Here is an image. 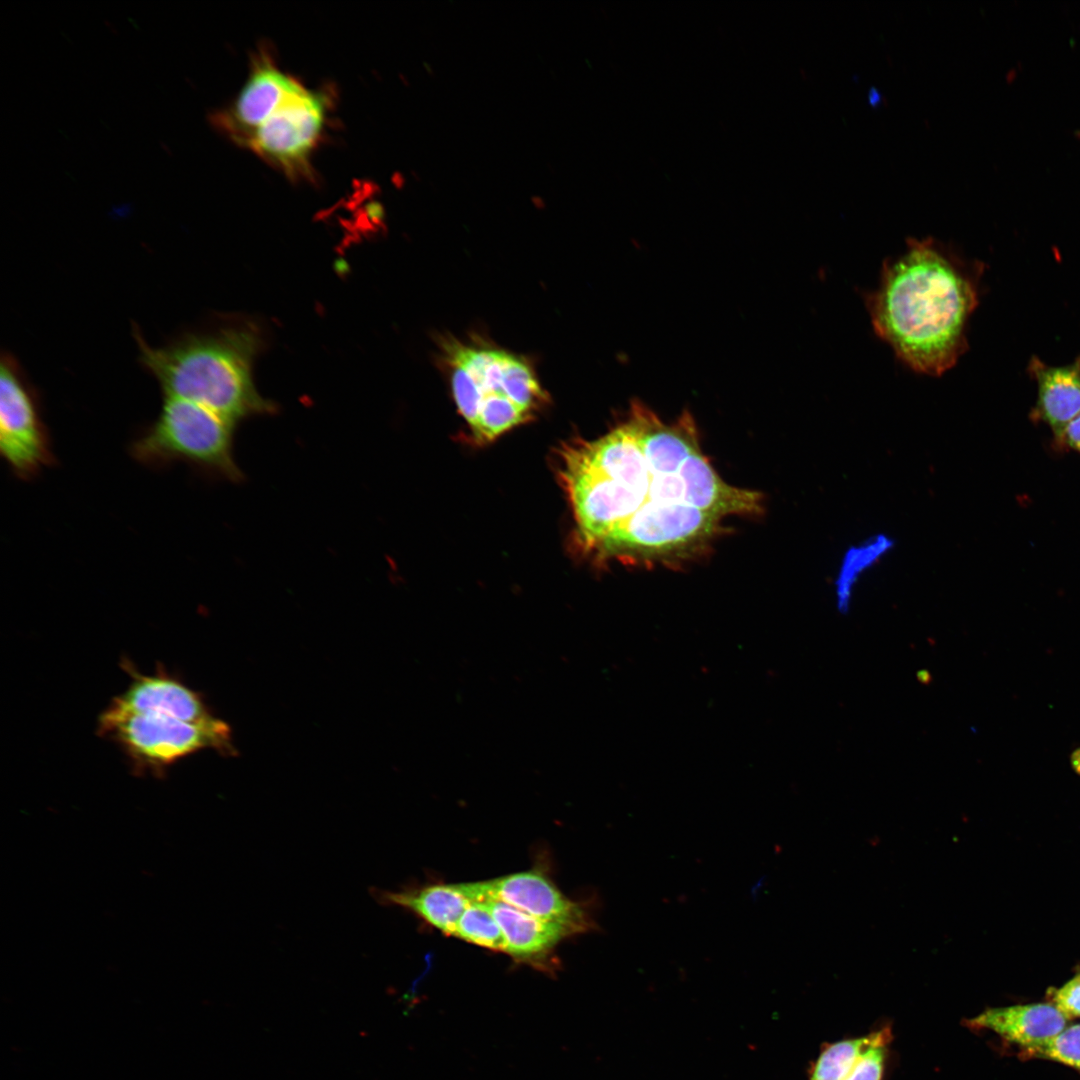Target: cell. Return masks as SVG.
Returning a JSON list of instances; mask_svg holds the SVG:
<instances>
[{
    "instance_id": "1",
    "label": "cell",
    "mask_w": 1080,
    "mask_h": 1080,
    "mask_svg": "<svg viewBox=\"0 0 1080 1080\" xmlns=\"http://www.w3.org/2000/svg\"><path fill=\"white\" fill-rule=\"evenodd\" d=\"M560 481L582 550L598 562L681 566L704 556L732 516L763 512L704 454L693 416L662 420L640 401L605 434L569 444Z\"/></svg>"
},
{
    "instance_id": "2",
    "label": "cell",
    "mask_w": 1080,
    "mask_h": 1080,
    "mask_svg": "<svg viewBox=\"0 0 1080 1080\" xmlns=\"http://www.w3.org/2000/svg\"><path fill=\"white\" fill-rule=\"evenodd\" d=\"M982 264L927 237L909 238L887 258L877 288L865 294L875 334L915 372L941 376L968 348Z\"/></svg>"
},
{
    "instance_id": "3",
    "label": "cell",
    "mask_w": 1080,
    "mask_h": 1080,
    "mask_svg": "<svg viewBox=\"0 0 1080 1080\" xmlns=\"http://www.w3.org/2000/svg\"><path fill=\"white\" fill-rule=\"evenodd\" d=\"M257 345L256 335L240 328L186 336L158 348L139 340L141 360L164 397L199 404L234 424L273 409L252 381Z\"/></svg>"
},
{
    "instance_id": "4",
    "label": "cell",
    "mask_w": 1080,
    "mask_h": 1080,
    "mask_svg": "<svg viewBox=\"0 0 1080 1080\" xmlns=\"http://www.w3.org/2000/svg\"><path fill=\"white\" fill-rule=\"evenodd\" d=\"M442 344L457 409L478 442L528 422L546 402L534 369L520 356L455 339Z\"/></svg>"
},
{
    "instance_id": "5",
    "label": "cell",
    "mask_w": 1080,
    "mask_h": 1080,
    "mask_svg": "<svg viewBox=\"0 0 1080 1080\" xmlns=\"http://www.w3.org/2000/svg\"><path fill=\"white\" fill-rule=\"evenodd\" d=\"M234 423L190 401L164 397L157 419L131 444L140 463L186 462L231 481L242 478L233 453Z\"/></svg>"
},
{
    "instance_id": "6",
    "label": "cell",
    "mask_w": 1080,
    "mask_h": 1080,
    "mask_svg": "<svg viewBox=\"0 0 1080 1080\" xmlns=\"http://www.w3.org/2000/svg\"><path fill=\"white\" fill-rule=\"evenodd\" d=\"M98 734L119 746L137 774L161 776L177 761L211 748L232 755V733L226 722L211 717L191 723L170 714L129 712L111 704L100 714Z\"/></svg>"
},
{
    "instance_id": "7",
    "label": "cell",
    "mask_w": 1080,
    "mask_h": 1080,
    "mask_svg": "<svg viewBox=\"0 0 1080 1080\" xmlns=\"http://www.w3.org/2000/svg\"><path fill=\"white\" fill-rule=\"evenodd\" d=\"M0 452L24 480L55 461L37 398L9 355L2 357L0 366Z\"/></svg>"
},
{
    "instance_id": "8",
    "label": "cell",
    "mask_w": 1080,
    "mask_h": 1080,
    "mask_svg": "<svg viewBox=\"0 0 1080 1080\" xmlns=\"http://www.w3.org/2000/svg\"><path fill=\"white\" fill-rule=\"evenodd\" d=\"M324 102L301 84L244 143L289 176L309 171V158L322 131Z\"/></svg>"
},
{
    "instance_id": "9",
    "label": "cell",
    "mask_w": 1080,
    "mask_h": 1080,
    "mask_svg": "<svg viewBox=\"0 0 1080 1080\" xmlns=\"http://www.w3.org/2000/svg\"><path fill=\"white\" fill-rule=\"evenodd\" d=\"M458 887L471 902L498 900L539 920L563 926L571 935L597 928L591 913L583 904L566 898L542 872L536 870L494 880L460 883Z\"/></svg>"
},
{
    "instance_id": "10",
    "label": "cell",
    "mask_w": 1080,
    "mask_h": 1080,
    "mask_svg": "<svg viewBox=\"0 0 1080 1080\" xmlns=\"http://www.w3.org/2000/svg\"><path fill=\"white\" fill-rule=\"evenodd\" d=\"M299 84L263 59L256 63L234 102L228 108L213 113L210 121L233 141L244 145Z\"/></svg>"
},
{
    "instance_id": "11",
    "label": "cell",
    "mask_w": 1080,
    "mask_h": 1080,
    "mask_svg": "<svg viewBox=\"0 0 1080 1080\" xmlns=\"http://www.w3.org/2000/svg\"><path fill=\"white\" fill-rule=\"evenodd\" d=\"M122 664L131 681L122 694L112 699L111 705L129 712L167 713L191 723L213 717L199 692L186 686L160 665L154 674L145 675L127 659Z\"/></svg>"
},
{
    "instance_id": "12",
    "label": "cell",
    "mask_w": 1080,
    "mask_h": 1080,
    "mask_svg": "<svg viewBox=\"0 0 1080 1080\" xmlns=\"http://www.w3.org/2000/svg\"><path fill=\"white\" fill-rule=\"evenodd\" d=\"M1068 1019L1050 1002L988 1008L966 1021L974 1030H989L1020 1048L1022 1056L1060 1033Z\"/></svg>"
},
{
    "instance_id": "13",
    "label": "cell",
    "mask_w": 1080,
    "mask_h": 1080,
    "mask_svg": "<svg viewBox=\"0 0 1080 1080\" xmlns=\"http://www.w3.org/2000/svg\"><path fill=\"white\" fill-rule=\"evenodd\" d=\"M1027 370L1038 387L1029 416L1050 428L1056 447L1065 427L1080 413V356L1064 366H1049L1033 356Z\"/></svg>"
},
{
    "instance_id": "14",
    "label": "cell",
    "mask_w": 1080,
    "mask_h": 1080,
    "mask_svg": "<svg viewBox=\"0 0 1080 1080\" xmlns=\"http://www.w3.org/2000/svg\"><path fill=\"white\" fill-rule=\"evenodd\" d=\"M373 896L383 905L413 912L441 932L455 936L461 916L471 901L458 884L430 885L399 891L375 890Z\"/></svg>"
},
{
    "instance_id": "15",
    "label": "cell",
    "mask_w": 1080,
    "mask_h": 1080,
    "mask_svg": "<svg viewBox=\"0 0 1080 1080\" xmlns=\"http://www.w3.org/2000/svg\"><path fill=\"white\" fill-rule=\"evenodd\" d=\"M481 902L488 905L505 936L506 953L518 960L542 962L562 938L571 935L563 926L539 920L504 902Z\"/></svg>"
},
{
    "instance_id": "16",
    "label": "cell",
    "mask_w": 1080,
    "mask_h": 1080,
    "mask_svg": "<svg viewBox=\"0 0 1080 1080\" xmlns=\"http://www.w3.org/2000/svg\"><path fill=\"white\" fill-rule=\"evenodd\" d=\"M891 1040L892 1031L886 1025L864 1036L830 1043L822 1048L810 1070L809 1080H844L867 1049L877 1044H889Z\"/></svg>"
},
{
    "instance_id": "17",
    "label": "cell",
    "mask_w": 1080,
    "mask_h": 1080,
    "mask_svg": "<svg viewBox=\"0 0 1080 1080\" xmlns=\"http://www.w3.org/2000/svg\"><path fill=\"white\" fill-rule=\"evenodd\" d=\"M892 547L890 537L878 534L845 552L834 581L835 605L840 614L849 612L853 591L862 573L878 563Z\"/></svg>"
},
{
    "instance_id": "18",
    "label": "cell",
    "mask_w": 1080,
    "mask_h": 1080,
    "mask_svg": "<svg viewBox=\"0 0 1080 1080\" xmlns=\"http://www.w3.org/2000/svg\"><path fill=\"white\" fill-rule=\"evenodd\" d=\"M455 937L491 950L506 952L505 936L485 902H471L461 916Z\"/></svg>"
},
{
    "instance_id": "19",
    "label": "cell",
    "mask_w": 1080,
    "mask_h": 1080,
    "mask_svg": "<svg viewBox=\"0 0 1080 1080\" xmlns=\"http://www.w3.org/2000/svg\"><path fill=\"white\" fill-rule=\"evenodd\" d=\"M1021 1058L1054 1061L1080 1073V1023L1066 1026L1043 1046Z\"/></svg>"
},
{
    "instance_id": "20",
    "label": "cell",
    "mask_w": 1080,
    "mask_h": 1080,
    "mask_svg": "<svg viewBox=\"0 0 1080 1080\" xmlns=\"http://www.w3.org/2000/svg\"><path fill=\"white\" fill-rule=\"evenodd\" d=\"M1047 997L1068 1020L1080 1018V967L1062 986L1050 988Z\"/></svg>"
},
{
    "instance_id": "21",
    "label": "cell",
    "mask_w": 1080,
    "mask_h": 1080,
    "mask_svg": "<svg viewBox=\"0 0 1080 1080\" xmlns=\"http://www.w3.org/2000/svg\"><path fill=\"white\" fill-rule=\"evenodd\" d=\"M888 1044H877L867 1049L844 1080H882Z\"/></svg>"
},
{
    "instance_id": "22",
    "label": "cell",
    "mask_w": 1080,
    "mask_h": 1080,
    "mask_svg": "<svg viewBox=\"0 0 1080 1080\" xmlns=\"http://www.w3.org/2000/svg\"><path fill=\"white\" fill-rule=\"evenodd\" d=\"M1056 449H1069L1080 454V413L1065 427Z\"/></svg>"
},
{
    "instance_id": "23",
    "label": "cell",
    "mask_w": 1080,
    "mask_h": 1080,
    "mask_svg": "<svg viewBox=\"0 0 1080 1080\" xmlns=\"http://www.w3.org/2000/svg\"><path fill=\"white\" fill-rule=\"evenodd\" d=\"M1071 765L1074 771L1080 775V748L1071 754Z\"/></svg>"
}]
</instances>
